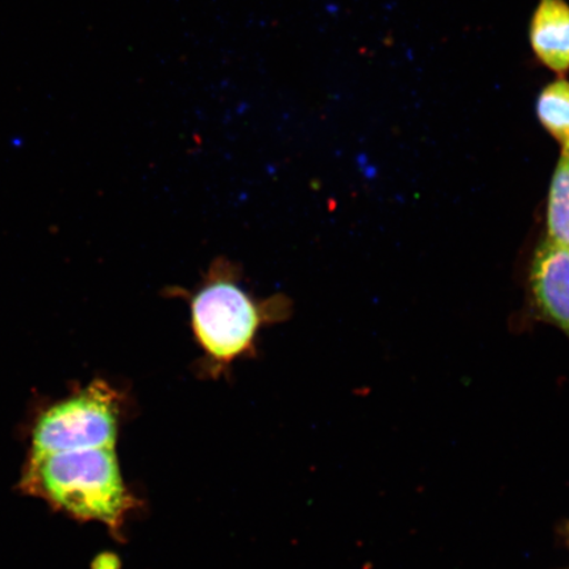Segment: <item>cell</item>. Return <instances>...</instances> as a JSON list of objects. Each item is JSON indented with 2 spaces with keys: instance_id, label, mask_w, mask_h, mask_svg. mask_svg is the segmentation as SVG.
I'll list each match as a JSON object with an SVG mask.
<instances>
[{
  "instance_id": "obj_5",
  "label": "cell",
  "mask_w": 569,
  "mask_h": 569,
  "mask_svg": "<svg viewBox=\"0 0 569 569\" xmlns=\"http://www.w3.org/2000/svg\"><path fill=\"white\" fill-rule=\"evenodd\" d=\"M530 44L542 66L559 77L569 71V4L539 0L530 23Z\"/></svg>"
},
{
  "instance_id": "obj_1",
  "label": "cell",
  "mask_w": 569,
  "mask_h": 569,
  "mask_svg": "<svg viewBox=\"0 0 569 569\" xmlns=\"http://www.w3.org/2000/svg\"><path fill=\"white\" fill-rule=\"evenodd\" d=\"M23 492L83 521L116 528L128 509V496L113 447L31 453L20 482Z\"/></svg>"
},
{
  "instance_id": "obj_3",
  "label": "cell",
  "mask_w": 569,
  "mask_h": 569,
  "mask_svg": "<svg viewBox=\"0 0 569 569\" xmlns=\"http://www.w3.org/2000/svg\"><path fill=\"white\" fill-rule=\"evenodd\" d=\"M118 393L94 381L53 405L36 422L32 452L54 453L113 447L118 433Z\"/></svg>"
},
{
  "instance_id": "obj_2",
  "label": "cell",
  "mask_w": 569,
  "mask_h": 569,
  "mask_svg": "<svg viewBox=\"0 0 569 569\" xmlns=\"http://www.w3.org/2000/svg\"><path fill=\"white\" fill-rule=\"evenodd\" d=\"M279 308L276 300L268 305L256 302L219 266L191 296V327L212 366L223 369L252 350L260 327L273 319Z\"/></svg>"
},
{
  "instance_id": "obj_4",
  "label": "cell",
  "mask_w": 569,
  "mask_h": 569,
  "mask_svg": "<svg viewBox=\"0 0 569 569\" xmlns=\"http://www.w3.org/2000/svg\"><path fill=\"white\" fill-rule=\"evenodd\" d=\"M528 284L537 317L569 340V248L547 238L540 241L532 253Z\"/></svg>"
},
{
  "instance_id": "obj_6",
  "label": "cell",
  "mask_w": 569,
  "mask_h": 569,
  "mask_svg": "<svg viewBox=\"0 0 569 569\" xmlns=\"http://www.w3.org/2000/svg\"><path fill=\"white\" fill-rule=\"evenodd\" d=\"M547 239L569 248V147L561 149L546 210Z\"/></svg>"
},
{
  "instance_id": "obj_7",
  "label": "cell",
  "mask_w": 569,
  "mask_h": 569,
  "mask_svg": "<svg viewBox=\"0 0 569 569\" xmlns=\"http://www.w3.org/2000/svg\"><path fill=\"white\" fill-rule=\"evenodd\" d=\"M537 117L561 149L569 147V81L565 77L557 78L540 91Z\"/></svg>"
}]
</instances>
